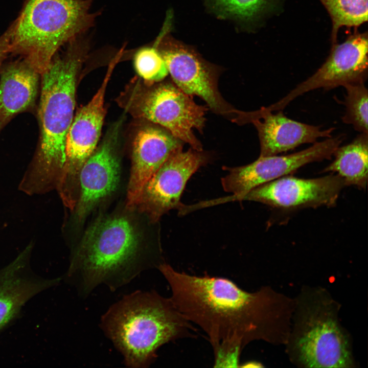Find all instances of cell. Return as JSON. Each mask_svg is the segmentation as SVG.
<instances>
[{"mask_svg": "<svg viewBox=\"0 0 368 368\" xmlns=\"http://www.w3.org/2000/svg\"><path fill=\"white\" fill-rule=\"evenodd\" d=\"M10 35L11 31L9 28L0 36V65L7 55L10 53Z\"/></svg>", "mask_w": 368, "mask_h": 368, "instance_id": "24", "label": "cell"}, {"mask_svg": "<svg viewBox=\"0 0 368 368\" xmlns=\"http://www.w3.org/2000/svg\"><path fill=\"white\" fill-rule=\"evenodd\" d=\"M334 160L324 172L336 173L345 186L365 189L368 173V134L360 133L352 142L339 146L333 155Z\"/></svg>", "mask_w": 368, "mask_h": 368, "instance_id": "19", "label": "cell"}, {"mask_svg": "<svg viewBox=\"0 0 368 368\" xmlns=\"http://www.w3.org/2000/svg\"><path fill=\"white\" fill-rule=\"evenodd\" d=\"M344 140L343 135L331 137L290 154L260 156L245 166L224 167L228 173L221 178L222 186L224 191L234 195L245 193L260 185L290 175L308 164L331 159Z\"/></svg>", "mask_w": 368, "mask_h": 368, "instance_id": "11", "label": "cell"}, {"mask_svg": "<svg viewBox=\"0 0 368 368\" xmlns=\"http://www.w3.org/2000/svg\"><path fill=\"white\" fill-rule=\"evenodd\" d=\"M173 83L187 94L203 99L214 112L239 123L244 111L235 109L218 88L220 70L192 48L166 37L158 49Z\"/></svg>", "mask_w": 368, "mask_h": 368, "instance_id": "8", "label": "cell"}, {"mask_svg": "<svg viewBox=\"0 0 368 368\" xmlns=\"http://www.w3.org/2000/svg\"><path fill=\"white\" fill-rule=\"evenodd\" d=\"M143 258L134 223L122 215L104 217L86 231L73 251L64 279L83 297L100 284L115 291L147 268Z\"/></svg>", "mask_w": 368, "mask_h": 368, "instance_id": "4", "label": "cell"}, {"mask_svg": "<svg viewBox=\"0 0 368 368\" xmlns=\"http://www.w3.org/2000/svg\"><path fill=\"white\" fill-rule=\"evenodd\" d=\"M209 155L202 151L182 148L172 152L145 183L134 209L146 214L152 222L166 213L178 209L181 195L192 175L206 164Z\"/></svg>", "mask_w": 368, "mask_h": 368, "instance_id": "10", "label": "cell"}, {"mask_svg": "<svg viewBox=\"0 0 368 368\" xmlns=\"http://www.w3.org/2000/svg\"><path fill=\"white\" fill-rule=\"evenodd\" d=\"M157 268L169 285L175 307L208 336L215 358L238 359L249 342L264 336L262 293L248 292L226 278L179 272L166 263Z\"/></svg>", "mask_w": 368, "mask_h": 368, "instance_id": "1", "label": "cell"}, {"mask_svg": "<svg viewBox=\"0 0 368 368\" xmlns=\"http://www.w3.org/2000/svg\"><path fill=\"white\" fill-rule=\"evenodd\" d=\"M332 20L331 41L342 27L357 28L367 21V0H319Z\"/></svg>", "mask_w": 368, "mask_h": 368, "instance_id": "20", "label": "cell"}, {"mask_svg": "<svg viewBox=\"0 0 368 368\" xmlns=\"http://www.w3.org/2000/svg\"><path fill=\"white\" fill-rule=\"evenodd\" d=\"M91 0H26L10 27V53L21 55L40 75L59 48L86 30Z\"/></svg>", "mask_w": 368, "mask_h": 368, "instance_id": "5", "label": "cell"}, {"mask_svg": "<svg viewBox=\"0 0 368 368\" xmlns=\"http://www.w3.org/2000/svg\"><path fill=\"white\" fill-rule=\"evenodd\" d=\"M33 246L30 242L0 269V334L18 317L28 301L61 280L45 278L33 271L30 262Z\"/></svg>", "mask_w": 368, "mask_h": 368, "instance_id": "13", "label": "cell"}, {"mask_svg": "<svg viewBox=\"0 0 368 368\" xmlns=\"http://www.w3.org/2000/svg\"><path fill=\"white\" fill-rule=\"evenodd\" d=\"M117 61L109 65L91 99L74 115L67 134L64 166L56 190L64 205L69 209L74 207L78 199L81 168L95 151L101 136L106 113L105 93Z\"/></svg>", "mask_w": 368, "mask_h": 368, "instance_id": "7", "label": "cell"}, {"mask_svg": "<svg viewBox=\"0 0 368 368\" xmlns=\"http://www.w3.org/2000/svg\"><path fill=\"white\" fill-rule=\"evenodd\" d=\"M367 33L355 32L342 43L332 44L329 56L317 71L269 106L270 109H282L297 97L313 89H330L348 83L365 82L367 77Z\"/></svg>", "mask_w": 368, "mask_h": 368, "instance_id": "12", "label": "cell"}, {"mask_svg": "<svg viewBox=\"0 0 368 368\" xmlns=\"http://www.w3.org/2000/svg\"><path fill=\"white\" fill-rule=\"evenodd\" d=\"M117 103L134 118L156 124L194 149L202 151L193 131L202 132L208 108L196 104L192 97L174 83L147 84L133 78L117 99Z\"/></svg>", "mask_w": 368, "mask_h": 368, "instance_id": "6", "label": "cell"}, {"mask_svg": "<svg viewBox=\"0 0 368 368\" xmlns=\"http://www.w3.org/2000/svg\"><path fill=\"white\" fill-rule=\"evenodd\" d=\"M40 74L27 60L13 62L0 81V130L16 114L34 103Z\"/></svg>", "mask_w": 368, "mask_h": 368, "instance_id": "18", "label": "cell"}, {"mask_svg": "<svg viewBox=\"0 0 368 368\" xmlns=\"http://www.w3.org/2000/svg\"><path fill=\"white\" fill-rule=\"evenodd\" d=\"M204 1L209 8L220 18L250 22L269 10L277 0Z\"/></svg>", "mask_w": 368, "mask_h": 368, "instance_id": "21", "label": "cell"}, {"mask_svg": "<svg viewBox=\"0 0 368 368\" xmlns=\"http://www.w3.org/2000/svg\"><path fill=\"white\" fill-rule=\"evenodd\" d=\"M134 65L140 78L147 84L162 81L169 73L157 44L138 50L134 55Z\"/></svg>", "mask_w": 368, "mask_h": 368, "instance_id": "23", "label": "cell"}, {"mask_svg": "<svg viewBox=\"0 0 368 368\" xmlns=\"http://www.w3.org/2000/svg\"><path fill=\"white\" fill-rule=\"evenodd\" d=\"M345 187L337 174L305 179L286 175L260 185L243 194L218 198L219 202L234 200L259 202L282 210L332 206Z\"/></svg>", "mask_w": 368, "mask_h": 368, "instance_id": "9", "label": "cell"}, {"mask_svg": "<svg viewBox=\"0 0 368 368\" xmlns=\"http://www.w3.org/2000/svg\"><path fill=\"white\" fill-rule=\"evenodd\" d=\"M183 142L163 127L149 126L136 134L127 194V207L134 209L143 188L170 155Z\"/></svg>", "mask_w": 368, "mask_h": 368, "instance_id": "15", "label": "cell"}, {"mask_svg": "<svg viewBox=\"0 0 368 368\" xmlns=\"http://www.w3.org/2000/svg\"><path fill=\"white\" fill-rule=\"evenodd\" d=\"M116 134L112 133L87 159L80 172L79 194L75 218L82 221L118 185L120 163L115 150Z\"/></svg>", "mask_w": 368, "mask_h": 368, "instance_id": "14", "label": "cell"}, {"mask_svg": "<svg viewBox=\"0 0 368 368\" xmlns=\"http://www.w3.org/2000/svg\"><path fill=\"white\" fill-rule=\"evenodd\" d=\"M100 326L129 367H147L164 344L196 337V329L171 299L155 291L124 296L102 316Z\"/></svg>", "mask_w": 368, "mask_h": 368, "instance_id": "3", "label": "cell"}, {"mask_svg": "<svg viewBox=\"0 0 368 368\" xmlns=\"http://www.w3.org/2000/svg\"><path fill=\"white\" fill-rule=\"evenodd\" d=\"M299 355L311 367H347L352 364L348 342L336 323L317 321L299 339Z\"/></svg>", "mask_w": 368, "mask_h": 368, "instance_id": "17", "label": "cell"}, {"mask_svg": "<svg viewBox=\"0 0 368 368\" xmlns=\"http://www.w3.org/2000/svg\"><path fill=\"white\" fill-rule=\"evenodd\" d=\"M343 87L346 95L344 102L346 112L342 118L343 122L352 125L360 133L368 134V93L364 82L348 83Z\"/></svg>", "mask_w": 368, "mask_h": 368, "instance_id": "22", "label": "cell"}, {"mask_svg": "<svg viewBox=\"0 0 368 368\" xmlns=\"http://www.w3.org/2000/svg\"><path fill=\"white\" fill-rule=\"evenodd\" d=\"M252 113L250 123L258 131L261 156L277 155L302 144L314 143L320 137H331L335 129L322 130L319 126L291 120L281 111L273 113L265 107Z\"/></svg>", "mask_w": 368, "mask_h": 368, "instance_id": "16", "label": "cell"}, {"mask_svg": "<svg viewBox=\"0 0 368 368\" xmlns=\"http://www.w3.org/2000/svg\"><path fill=\"white\" fill-rule=\"evenodd\" d=\"M85 53L73 45L53 58L41 75L40 143L18 189L32 196L57 189L63 170L67 133L74 117L76 85Z\"/></svg>", "mask_w": 368, "mask_h": 368, "instance_id": "2", "label": "cell"}]
</instances>
